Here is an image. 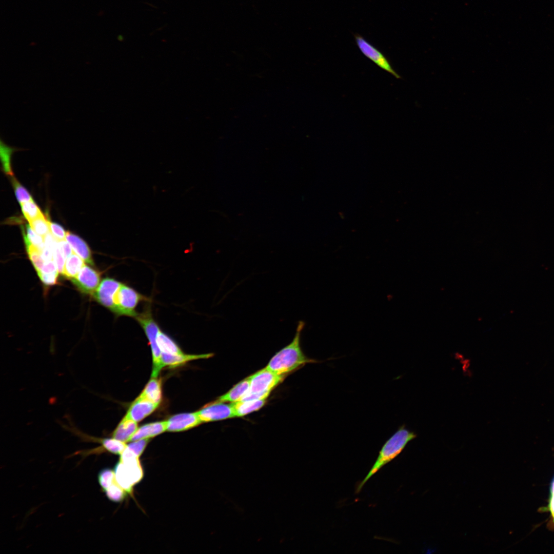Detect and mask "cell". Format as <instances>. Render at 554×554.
<instances>
[{"label":"cell","mask_w":554,"mask_h":554,"mask_svg":"<svg viewBox=\"0 0 554 554\" xmlns=\"http://www.w3.org/2000/svg\"><path fill=\"white\" fill-rule=\"evenodd\" d=\"M305 325L304 322L299 321L296 332L292 341L272 357L266 366V368L278 374L285 375L307 363L320 362V361L309 358L302 351L301 347V335Z\"/></svg>","instance_id":"6da1fadb"},{"label":"cell","mask_w":554,"mask_h":554,"mask_svg":"<svg viewBox=\"0 0 554 554\" xmlns=\"http://www.w3.org/2000/svg\"><path fill=\"white\" fill-rule=\"evenodd\" d=\"M416 437L417 434L407 429L405 425L400 426L382 446L375 463L365 478L357 487L356 493L360 492L364 485L372 476L398 456L407 444Z\"/></svg>","instance_id":"7a4b0ae2"},{"label":"cell","mask_w":554,"mask_h":554,"mask_svg":"<svg viewBox=\"0 0 554 554\" xmlns=\"http://www.w3.org/2000/svg\"><path fill=\"white\" fill-rule=\"evenodd\" d=\"M134 319L143 329L149 341L153 360L151 377H156L163 368L161 361L162 352L157 343L160 327L152 316L150 306L148 305L142 312L138 313Z\"/></svg>","instance_id":"3957f363"},{"label":"cell","mask_w":554,"mask_h":554,"mask_svg":"<svg viewBox=\"0 0 554 554\" xmlns=\"http://www.w3.org/2000/svg\"><path fill=\"white\" fill-rule=\"evenodd\" d=\"M284 377L266 367L257 371L249 377V389L241 401L267 399L272 390L283 380Z\"/></svg>","instance_id":"277c9868"},{"label":"cell","mask_w":554,"mask_h":554,"mask_svg":"<svg viewBox=\"0 0 554 554\" xmlns=\"http://www.w3.org/2000/svg\"><path fill=\"white\" fill-rule=\"evenodd\" d=\"M114 472L117 483L127 493H131L133 486L138 483L143 477L139 458L120 459L114 467Z\"/></svg>","instance_id":"5b68a950"},{"label":"cell","mask_w":554,"mask_h":554,"mask_svg":"<svg viewBox=\"0 0 554 554\" xmlns=\"http://www.w3.org/2000/svg\"><path fill=\"white\" fill-rule=\"evenodd\" d=\"M148 298L133 288L122 283L114 297V310L116 316H127L134 318L138 312L136 309L142 301L149 302Z\"/></svg>","instance_id":"8992f818"},{"label":"cell","mask_w":554,"mask_h":554,"mask_svg":"<svg viewBox=\"0 0 554 554\" xmlns=\"http://www.w3.org/2000/svg\"><path fill=\"white\" fill-rule=\"evenodd\" d=\"M354 37L358 48L364 56L395 78H401V76L394 70L387 58L382 52L362 35L356 34Z\"/></svg>","instance_id":"52a82bcc"},{"label":"cell","mask_w":554,"mask_h":554,"mask_svg":"<svg viewBox=\"0 0 554 554\" xmlns=\"http://www.w3.org/2000/svg\"><path fill=\"white\" fill-rule=\"evenodd\" d=\"M122 284L111 278H104L93 293L94 298L100 304L113 312L115 295Z\"/></svg>","instance_id":"ba28073f"},{"label":"cell","mask_w":554,"mask_h":554,"mask_svg":"<svg viewBox=\"0 0 554 554\" xmlns=\"http://www.w3.org/2000/svg\"><path fill=\"white\" fill-rule=\"evenodd\" d=\"M197 413L202 423L235 417L231 404H227L215 401L204 406Z\"/></svg>","instance_id":"9c48e42d"},{"label":"cell","mask_w":554,"mask_h":554,"mask_svg":"<svg viewBox=\"0 0 554 554\" xmlns=\"http://www.w3.org/2000/svg\"><path fill=\"white\" fill-rule=\"evenodd\" d=\"M71 281L81 291L93 294L100 284L101 274L93 268L85 265Z\"/></svg>","instance_id":"30bf717a"},{"label":"cell","mask_w":554,"mask_h":554,"mask_svg":"<svg viewBox=\"0 0 554 554\" xmlns=\"http://www.w3.org/2000/svg\"><path fill=\"white\" fill-rule=\"evenodd\" d=\"M201 423L197 412L177 414L171 416L166 421L167 430L172 432L187 430Z\"/></svg>","instance_id":"8fae6325"},{"label":"cell","mask_w":554,"mask_h":554,"mask_svg":"<svg viewBox=\"0 0 554 554\" xmlns=\"http://www.w3.org/2000/svg\"><path fill=\"white\" fill-rule=\"evenodd\" d=\"M159 404L139 395L129 407L126 416L138 422L153 412Z\"/></svg>","instance_id":"7c38bea8"},{"label":"cell","mask_w":554,"mask_h":554,"mask_svg":"<svg viewBox=\"0 0 554 554\" xmlns=\"http://www.w3.org/2000/svg\"><path fill=\"white\" fill-rule=\"evenodd\" d=\"M213 355V354L211 353L202 354H188L184 353L171 354L162 352L161 361L163 367L164 366L175 367L190 361L207 359L212 357Z\"/></svg>","instance_id":"4fadbf2b"},{"label":"cell","mask_w":554,"mask_h":554,"mask_svg":"<svg viewBox=\"0 0 554 554\" xmlns=\"http://www.w3.org/2000/svg\"><path fill=\"white\" fill-rule=\"evenodd\" d=\"M65 239L77 255L85 262L94 265L91 250L87 244L82 238L70 231H67Z\"/></svg>","instance_id":"5bb4252c"},{"label":"cell","mask_w":554,"mask_h":554,"mask_svg":"<svg viewBox=\"0 0 554 554\" xmlns=\"http://www.w3.org/2000/svg\"><path fill=\"white\" fill-rule=\"evenodd\" d=\"M137 428V422L125 415L113 430L112 437L126 443L131 440Z\"/></svg>","instance_id":"9a60e30c"},{"label":"cell","mask_w":554,"mask_h":554,"mask_svg":"<svg viewBox=\"0 0 554 554\" xmlns=\"http://www.w3.org/2000/svg\"><path fill=\"white\" fill-rule=\"evenodd\" d=\"M166 430H167L166 421L146 424L137 429L130 441H134L142 439H149L163 433Z\"/></svg>","instance_id":"2e32d148"},{"label":"cell","mask_w":554,"mask_h":554,"mask_svg":"<svg viewBox=\"0 0 554 554\" xmlns=\"http://www.w3.org/2000/svg\"><path fill=\"white\" fill-rule=\"evenodd\" d=\"M249 378L248 377L236 384L215 401L232 403L241 401L249 390Z\"/></svg>","instance_id":"e0dca14e"},{"label":"cell","mask_w":554,"mask_h":554,"mask_svg":"<svg viewBox=\"0 0 554 554\" xmlns=\"http://www.w3.org/2000/svg\"><path fill=\"white\" fill-rule=\"evenodd\" d=\"M154 403L159 404L162 398L161 381L156 377H152L140 395Z\"/></svg>","instance_id":"ac0fdd59"},{"label":"cell","mask_w":554,"mask_h":554,"mask_svg":"<svg viewBox=\"0 0 554 554\" xmlns=\"http://www.w3.org/2000/svg\"><path fill=\"white\" fill-rule=\"evenodd\" d=\"M266 400H251L232 403L231 405L233 408L235 417H243L258 410L264 405Z\"/></svg>","instance_id":"d6986e66"},{"label":"cell","mask_w":554,"mask_h":554,"mask_svg":"<svg viewBox=\"0 0 554 554\" xmlns=\"http://www.w3.org/2000/svg\"><path fill=\"white\" fill-rule=\"evenodd\" d=\"M157 343L161 352L171 354L183 353L176 342L161 329L157 337Z\"/></svg>","instance_id":"ffe728a7"},{"label":"cell","mask_w":554,"mask_h":554,"mask_svg":"<svg viewBox=\"0 0 554 554\" xmlns=\"http://www.w3.org/2000/svg\"><path fill=\"white\" fill-rule=\"evenodd\" d=\"M84 261L78 255L73 253L66 259L62 275L67 279L72 280L85 265Z\"/></svg>","instance_id":"44dd1931"},{"label":"cell","mask_w":554,"mask_h":554,"mask_svg":"<svg viewBox=\"0 0 554 554\" xmlns=\"http://www.w3.org/2000/svg\"><path fill=\"white\" fill-rule=\"evenodd\" d=\"M98 443L101 444L100 447L93 449L94 452H100L103 450L109 452L121 454L127 446L126 443L112 438H100Z\"/></svg>","instance_id":"7402d4cb"},{"label":"cell","mask_w":554,"mask_h":554,"mask_svg":"<svg viewBox=\"0 0 554 554\" xmlns=\"http://www.w3.org/2000/svg\"><path fill=\"white\" fill-rule=\"evenodd\" d=\"M22 230L26 247L32 245L41 252L45 246L44 237L35 232L30 225H26Z\"/></svg>","instance_id":"603a6c76"},{"label":"cell","mask_w":554,"mask_h":554,"mask_svg":"<svg viewBox=\"0 0 554 554\" xmlns=\"http://www.w3.org/2000/svg\"><path fill=\"white\" fill-rule=\"evenodd\" d=\"M17 150V148L7 145L1 139L0 155L3 169L4 172L10 176L13 175L10 165L11 156L13 153Z\"/></svg>","instance_id":"cb8c5ba5"},{"label":"cell","mask_w":554,"mask_h":554,"mask_svg":"<svg viewBox=\"0 0 554 554\" xmlns=\"http://www.w3.org/2000/svg\"><path fill=\"white\" fill-rule=\"evenodd\" d=\"M50 222L43 214L29 222V223L35 232L44 237L50 232Z\"/></svg>","instance_id":"d4e9b609"},{"label":"cell","mask_w":554,"mask_h":554,"mask_svg":"<svg viewBox=\"0 0 554 554\" xmlns=\"http://www.w3.org/2000/svg\"><path fill=\"white\" fill-rule=\"evenodd\" d=\"M20 205L23 214L29 222L44 214L33 200Z\"/></svg>","instance_id":"484cf974"},{"label":"cell","mask_w":554,"mask_h":554,"mask_svg":"<svg viewBox=\"0 0 554 554\" xmlns=\"http://www.w3.org/2000/svg\"><path fill=\"white\" fill-rule=\"evenodd\" d=\"M108 498L112 501L118 502L124 500L127 492L117 483L116 481L104 490Z\"/></svg>","instance_id":"4316f807"},{"label":"cell","mask_w":554,"mask_h":554,"mask_svg":"<svg viewBox=\"0 0 554 554\" xmlns=\"http://www.w3.org/2000/svg\"><path fill=\"white\" fill-rule=\"evenodd\" d=\"M115 481L114 470L110 468L103 469L98 474V481L104 491Z\"/></svg>","instance_id":"83f0119b"},{"label":"cell","mask_w":554,"mask_h":554,"mask_svg":"<svg viewBox=\"0 0 554 554\" xmlns=\"http://www.w3.org/2000/svg\"><path fill=\"white\" fill-rule=\"evenodd\" d=\"M29 258L37 272L40 271L44 265L41 252L34 246L26 247Z\"/></svg>","instance_id":"f1b7e54d"},{"label":"cell","mask_w":554,"mask_h":554,"mask_svg":"<svg viewBox=\"0 0 554 554\" xmlns=\"http://www.w3.org/2000/svg\"><path fill=\"white\" fill-rule=\"evenodd\" d=\"M12 183L15 194L18 202L21 204L32 200V196L27 190L14 177L12 176Z\"/></svg>","instance_id":"f546056e"},{"label":"cell","mask_w":554,"mask_h":554,"mask_svg":"<svg viewBox=\"0 0 554 554\" xmlns=\"http://www.w3.org/2000/svg\"><path fill=\"white\" fill-rule=\"evenodd\" d=\"M148 443V439H142L134 441L127 445V447L132 451L137 457H140L143 452Z\"/></svg>","instance_id":"4dcf8cb0"},{"label":"cell","mask_w":554,"mask_h":554,"mask_svg":"<svg viewBox=\"0 0 554 554\" xmlns=\"http://www.w3.org/2000/svg\"><path fill=\"white\" fill-rule=\"evenodd\" d=\"M50 232L57 241L65 239L67 232L61 225L55 223L50 222Z\"/></svg>","instance_id":"1f68e13d"},{"label":"cell","mask_w":554,"mask_h":554,"mask_svg":"<svg viewBox=\"0 0 554 554\" xmlns=\"http://www.w3.org/2000/svg\"><path fill=\"white\" fill-rule=\"evenodd\" d=\"M65 260V259L64 258L58 246L57 241L54 248V261L56 263L58 273L62 274H63L64 272Z\"/></svg>","instance_id":"d6a6232c"},{"label":"cell","mask_w":554,"mask_h":554,"mask_svg":"<svg viewBox=\"0 0 554 554\" xmlns=\"http://www.w3.org/2000/svg\"><path fill=\"white\" fill-rule=\"evenodd\" d=\"M58 272L44 273L37 272V274L43 283L46 285H53L57 283Z\"/></svg>","instance_id":"836d02e7"},{"label":"cell","mask_w":554,"mask_h":554,"mask_svg":"<svg viewBox=\"0 0 554 554\" xmlns=\"http://www.w3.org/2000/svg\"><path fill=\"white\" fill-rule=\"evenodd\" d=\"M57 245L65 259H67L73 253L70 245L65 240L57 241Z\"/></svg>","instance_id":"e575fe53"},{"label":"cell","mask_w":554,"mask_h":554,"mask_svg":"<svg viewBox=\"0 0 554 554\" xmlns=\"http://www.w3.org/2000/svg\"><path fill=\"white\" fill-rule=\"evenodd\" d=\"M39 272H42L44 273H51L58 272L57 271V266L54 260L49 261L45 262L44 265Z\"/></svg>","instance_id":"d590c367"}]
</instances>
